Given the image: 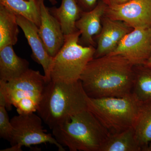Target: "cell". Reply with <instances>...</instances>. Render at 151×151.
Returning a JSON list of instances; mask_svg holds the SVG:
<instances>
[{"mask_svg":"<svg viewBox=\"0 0 151 151\" xmlns=\"http://www.w3.org/2000/svg\"><path fill=\"white\" fill-rule=\"evenodd\" d=\"M27 1H30V0H27ZM52 5H55L57 3L56 0H48Z\"/></svg>","mask_w":151,"mask_h":151,"instance_id":"25","label":"cell"},{"mask_svg":"<svg viewBox=\"0 0 151 151\" xmlns=\"http://www.w3.org/2000/svg\"><path fill=\"white\" fill-rule=\"evenodd\" d=\"M142 105L132 93L124 97L88 99V110L111 134L134 127Z\"/></svg>","mask_w":151,"mask_h":151,"instance_id":"5","label":"cell"},{"mask_svg":"<svg viewBox=\"0 0 151 151\" xmlns=\"http://www.w3.org/2000/svg\"><path fill=\"white\" fill-rule=\"evenodd\" d=\"M105 16L121 21L133 29L151 28V0H130L119 5L108 6Z\"/></svg>","mask_w":151,"mask_h":151,"instance_id":"9","label":"cell"},{"mask_svg":"<svg viewBox=\"0 0 151 151\" xmlns=\"http://www.w3.org/2000/svg\"><path fill=\"white\" fill-rule=\"evenodd\" d=\"M79 31L65 35L63 46L54 57L50 79L54 81L74 82L80 80L89 61L94 58L96 49L79 42Z\"/></svg>","mask_w":151,"mask_h":151,"instance_id":"6","label":"cell"},{"mask_svg":"<svg viewBox=\"0 0 151 151\" xmlns=\"http://www.w3.org/2000/svg\"><path fill=\"white\" fill-rule=\"evenodd\" d=\"M47 83L44 75L31 69L9 82L0 80V106L9 111L14 106L19 114L37 112Z\"/></svg>","mask_w":151,"mask_h":151,"instance_id":"4","label":"cell"},{"mask_svg":"<svg viewBox=\"0 0 151 151\" xmlns=\"http://www.w3.org/2000/svg\"><path fill=\"white\" fill-rule=\"evenodd\" d=\"M42 122L40 116L35 113L14 116L11 119L13 127L11 147L1 151H22V147L46 143L55 145L59 151H65L53 135L43 129Z\"/></svg>","mask_w":151,"mask_h":151,"instance_id":"7","label":"cell"},{"mask_svg":"<svg viewBox=\"0 0 151 151\" xmlns=\"http://www.w3.org/2000/svg\"><path fill=\"white\" fill-rule=\"evenodd\" d=\"M133 29L124 22L113 19L104 15L102 19V29L98 36L94 58L113 52L123 38Z\"/></svg>","mask_w":151,"mask_h":151,"instance_id":"10","label":"cell"},{"mask_svg":"<svg viewBox=\"0 0 151 151\" xmlns=\"http://www.w3.org/2000/svg\"><path fill=\"white\" fill-rule=\"evenodd\" d=\"M134 128L131 127L118 133H110L100 151H140Z\"/></svg>","mask_w":151,"mask_h":151,"instance_id":"16","label":"cell"},{"mask_svg":"<svg viewBox=\"0 0 151 151\" xmlns=\"http://www.w3.org/2000/svg\"><path fill=\"white\" fill-rule=\"evenodd\" d=\"M12 132L13 127L6 108L0 106V137L9 142Z\"/></svg>","mask_w":151,"mask_h":151,"instance_id":"21","label":"cell"},{"mask_svg":"<svg viewBox=\"0 0 151 151\" xmlns=\"http://www.w3.org/2000/svg\"><path fill=\"white\" fill-rule=\"evenodd\" d=\"M130 0H103L108 6L119 5L129 1Z\"/></svg>","mask_w":151,"mask_h":151,"instance_id":"23","label":"cell"},{"mask_svg":"<svg viewBox=\"0 0 151 151\" xmlns=\"http://www.w3.org/2000/svg\"><path fill=\"white\" fill-rule=\"evenodd\" d=\"M107 7L103 1H100L92 10L82 11L76 23V28L81 32L79 41L82 43L87 46H94V37L98 35L102 29V19Z\"/></svg>","mask_w":151,"mask_h":151,"instance_id":"13","label":"cell"},{"mask_svg":"<svg viewBox=\"0 0 151 151\" xmlns=\"http://www.w3.org/2000/svg\"><path fill=\"white\" fill-rule=\"evenodd\" d=\"M88 97L80 80L74 82L50 81L45 88L38 115L53 129L76 114L87 110Z\"/></svg>","mask_w":151,"mask_h":151,"instance_id":"2","label":"cell"},{"mask_svg":"<svg viewBox=\"0 0 151 151\" xmlns=\"http://www.w3.org/2000/svg\"><path fill=\"white\" fill-rule=\"evenodd\" d=\"M49 10L59 23L64 35H69L78 31L76 23L82 11L76 0H62L58 8H50Z\"/></svg>","mask_w":151,"mask_h":151,"instance_id":"15","label":"cell"},{"mask_svg":"<svg viewBox=\"0 0 151 151\" xmlns=\"http://www.w3.org/2000/svg\"><path fill=\"white\" fill-rule=\"evenodd\" d=\"M151 53V28L134 29L109 55L124 57L133 65H144Z\"/></svg>","mask_w":151,"mask_h":151,"instance_id":"8","label":"cell"},{"mask_svg":"<svg viewBox=\"0 0 151 151\" xmlns=\"http://www.w3.org/2000/svg\"><path fill=\"white\" fill-rule=\"evenodd\" d=\"M19 27L22 30L30 46L32 57L41 65L44 71V76L47 83L51 81L50 72L54 58L49 54L39 34V28L32 22L20 15H16Z\"/></svg>","mask_w":151,"mask_h":151,"instance_id":"11","label":"cell"},{"mask_svg":"<svg viewBox=\"0 0 151 151\" xmlns=\"http://www.w3.org/2000/svg\"><path fill=\"white\" fill-rule=\"evenodd\" d=\"M134 80L132 94L142 104L151 103V68L134 65Z\"/></svg>","mask_w":151,"mask_h":151,"instance_id":"19","label":"cell"},{"mask_svg":"<svg viewBox=\"0 0 151 151\" xmlns=\"http://www.w3.org/2000/svg\"><path fill=\"white\" fill-rule=\"evenodd\" d=\"M12 45L0 49V80L6 82L18 78L29 68V62L18 56Z\"/></svg>","mask_w":151,"mask_h":151,"instance_id":"14","label":"cell"},{"mask_svg":"<svg viewBox=\"0 0 151 151\" xmlns=\"http://www.w3.org/2000/svg\"><path fill=\"white\" fill-rule=\"evenodd\" d=\"M2 5L16 15H20L32 22L39 28L41 12L39 0H0Z\"/></svg>","mask_w":151,"mask_h":151,"instance_id":"17","label":"cell"},{"mask_svg":"<svg viewBox=\"0 0 151 151\" xmlns=\"http://www.w3.org/2000/svg\"><path fill=\"white\" fill-rule=\"evenodd\" d=\"M144 65L150 68H151V53L149 58L146 60L145 63Z\"/></svg>","mask_w":151,"mask_h":151,"instance_id":"24","label":"cell"},{"mask_svg":"<svg viewBox=\"0 0 151 151\" xmlns=\"http://www.w3.org/2000/svg\"><path fill=\"white\" fill-rule=\"evenodd\" d=\"M19 27L16 15L0 4V49L16 44Z\"/></svg>","mask_w":151,"mask_h":151,"instance_id":"18","label":"cell"},{"mask_svg":"<svg viewBox=\"0 0 151 151\" xmlns=\"http://www.w3.org/2000/svg\"><path fill=\"white\" fill-rule=\"evenodd\" d=\"M78 5L83 12L92 10L96 7L99 0H76Z\"/></svg>","mask_w":151,"mask_h":151,"instance_id":"22","label":"cell"},{"mask_svg":"<svg viewBox=\"0 0 151 151\" xmlns=\"http://www.w3.org/2000/svg\"><path fill=\"white\" fill-rule=\"evenodd\" d=\"M52 130L57 141L70 151H100L110 134L88 109Z\"/></svg>","mask_w":151,"mask_h":151,"instance_id":"3","label":"cell"},{"mask_svg":"<svg viewBox=\"0 0 151 151\" xmlns=\"http://www.w3.org/2000/svg\"><path fill=\"white\" fill-rule=\"evenodd\" d=\"M134 127L142 150H146L151 142V103L141 105Z\"/></svg>","mask_w":151,"mask_h":151,"instance_id":"20","label":"cell"},{"mask_svg":"<svg viewBox=\"0 0 151 151\" xmlns=\"http://www.w3.org/2000/svg\"><path fill=\"white\" fill-rule=\"evenodd\" d=\"M39 1L41 24L39 34L49 54L54 58L64 44L65 35L59 23L45 5L44 0Z\"/></svg>","mask_w":151,"mask_h":151,"instance_id":"12","label":"cell"},{"mask_svg":"<svg viewBox=\"0 0 151 151\" xmlns=\"http://www.w3.org/2000/svg\"><path fill=\"white\" fill-rule=\"evenodd\" d=\"M134 66L122 55H107L89 61L80 80L90 98L125 97L132 93Z\"/></svg>","mask_w":151,"mask_h":151,"instance_id":"1","label":"cell"}]
</instances>
